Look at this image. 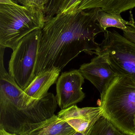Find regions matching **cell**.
Listing matches in <instances>:
<instances>
[{"mask_svg":"<svg viewBox=\"0 0 135 135\" xmlns=\"http://www.w3.org/2000/svg\"><path fill=\"white\" fill-rule=\"evenodd\" d=\"M100 9L59 13L45 22L42 29L34 78L53 68L61 70L82 52L98 55L97 36L105 31L97 21Z\"/></svg>","mask_w":135,"mask_h":135,"instance_id":"6da1fadb","label":"cell"},{"mask_svg":"<svg viewBox=\"0 0 135 135\" xmlns=\"http://www.w3.org/2000/svg\"><path fill=\"white\" fill-rule=\"evenodd\" d=\"M4 52V49H1L0 128L19 135L28 125L54 115L58 105L52 93L38 99L27 95L6 70Z\"/></svg>","mask_w":135,"mask_h":135,"instance_id":"7a4b0ae2","label":"cell"},{"mask_svg":"<svg viewBox=\"0 0 135 135\" xmlns=\"http://www.w3.org/2000/svg\"><path fill=\"white\" fill-rule=\"evenodd\" d=\"M101 95L102 116L122 132L135 135V82L118 75Z\"/></svg>","mask_w":135,"mask_h":135,"instance_id":"3957f363","label":"cell"},{"mask_svg":"<svg viewBox=\"0 0 135 135\" xmlns=\"http://www.w3.org/2000/svg\"><path fill=\"white\" fill-rule=\"evenodd\" d=\"M45 23L41 9L20 6L13 0H0V46L14 50L25 36Z\"/></svg>","mask_w":135,"mask_h":135,"instance_id":"277c9868","label":"cell"},{"mask_svg":"<svg viewBox=\"0 0 135 135\" xmlns=\"http://www.w3.org/2000/svg\"><path fill=\"white\" fill-rule=\"evenodd\" d=\"M42 30L36 29L25 36L13 50L9 62L8 73L24 90L34 78Z\"/></svg>","mask_w":135,"mask_h":135,"instance_id":"5b68a950","label":"cell"},{"mask_svg":"<svg viewBox=\"0 0 135 135\" xmlns=\"http://www.w3.org/2000/svg\"><path fill=\"white\" fill-rule=\"evenodd\" d=\"M100 53L105 54L117 75L128 77L135 82V43L116 31L106 30Z\"/></svg>","mask_w":135,"mask_h":135,"instance_id":"8992f818","label":"cell"},{"mask_svg":"<svg viewBox=\"0 0 135 135\" xmlns=\"http://www.w3.org/2000/svg\"><path fill=\"white\" fill-rule=\"evenodd\" d=\"M84 79L78 70L62 73L56 83L55 96L61 110L76 105L83 100L85 97L82 89Z\"/></svg>","mask_w":135,"mask_h":135,"instance_id":"52a82bcc","label":"cell"},{"mask_svg":"<svg viewBox=\"0 0 135 135\" xmlns=\"http://www.w3.org/2000/svg\"><path fill=\"white\" fill-rule=\"evenodd\" d=\"M85 79L89 81L102 94L109 83L117 75L102 53L94 57L90 62L82 65L78 69Z\"/></svg>","mask_w":135,"mask_h":135,"instance_id":"ba28073f","label":"cell"},{"mask_svg":"<svg viewBox=\"0 0 135 135\" xmlns=\"http://www.w3.org/2000/svg\"><path fill=\"white\" fill-rule=\"evenodd\" d=\"M57 115L77 132H83L93 127L103 114L100 106L79 108L74 105L61 110Z\"/></svg>","mask_w":135,"mask_h":135,"instance_id":"9c48e42d","label":"cell"},{"mask_svg":"<svg viewBox=\"0 0 135 135\" xmlns=\"http://www.w3.org/2000/svg\"><path fill=\"white\" fill-rule=\"evenodd\" d=\"M76 132L57 115L40 123L28 125L20 135H73Z\"/></svg>","mask_w":135,"mask_h":135,"instance_id":"30bf717a","label":"cell"},{"mask_svg":"<svg viewBox=\"0 0 135 135\" xmlns=\"http://www.w3.org/2000/svg\"><path fill=\"white\" fill-rule=\"evenodd\" d=\"M135 8V0H81L79 4L71 12L98 8L106 12L120 14Z\"/></svg>","mask_w":135,"mask_h":135,"instance_id":"8fae6325","label":"cell"},{"mask_svg":"<svg viewBox=\"0 0 135 135\" xmlns=\"http://www.w3.org/2000/svg\"><path fill=\"white\" fill-rule=\"evenodd\" d=\"M60 71L59 69L53 68L40 74L34 78L24 92L32 98H42L48 93L50 87L56 82Z\"/></svg>","mask_w":135,"mask_h":135,"instance_id":"7c38bea8","label":"cell"},{"mask_svg":"<svg viewBox=\"0 0 135 135\" xmlns=\"http://www.w3.org/2000/svg\"><path fill=\"white\" fill-rule=\"evenodd\" d=\"M97 21L99 25L105 32L109 27H115L123 30L127 26H132L131 22L124 20L120 14L106 12L100 9L98 13Z\"/></svg>","mask_w":135,"mask_h":135,"instance_id":"4fadbf2b","label":"cell"},{"mask_svg":"<svg viewBox=\"0 0 135 135\" xmlns=\"http://www.w3.org/2000/svg\"><path fill=\"white\" fill-rule=\"evenodd\" d=\"M90 135H128L119 130L104 117L94 125Z\"/></svg>","mask_w":135,"mask_h":135,"instance_id":"5bb4252c","label":"cell"},{"mask_svg":"<svg viewBox=\"0 0 135 135\" xmlns=\"http://www.w3.org/2000/svg\"><path fill=\"white\" fill-rule=\"evenodd\" d=\"M63 0H49L44 11L45 22L58 14Z\"/></svg>","mask_w":135,"mask_h":135,"instance_id":"9a60e30c","label":"cell"},{"mask_svg":"<svg viewBox=\"0 0 135 135\" xmlns=\"http://www.w3.org/2000/svg\"><path fill=\"white\" fill-rule=\"evenodd\" d=\"M23 6L35 7L44 11L45 6L49 0H18Z\"/></svg>","mask_w":135,"mask_h":135,"instance_id":"2e32d148","label":"cell"},{"mask_svg":"<svg viewBox=\"0 0 135 135\" xmlns=\"http://www.w3.org/2000/svg\"><path fill=\"white\" fill-rule=\"evenodd\" d=\"M80 1L81 0H63L58 13L71 12L79 4Z\"/></svg>","mask_w":135,"mask_h":135,"instance_id":"e0dca14e","label":"cell"},{"mask_svg":"<svg viewBox=\"0 0 135 135\" xmlns=\"http://www.w3.org/2000/svg\"><path fill=\"white\" fill-rule=\"evenodd\" d=\"M132 25L127 26L126 29L123 30L124 36L127 38L135 43V26L132 23Z\"/></svg>","mask_w":135,"mask_h":135,"instance_id":"ac0fdd59","label":"cell"},{"mask_svg":"<svg viewBox=\"0 0 135 135\" xmlns=\"http://www.w3.org/2000/svg\"><path fill=\"white\" fill-rule=\"evenodd\" d=\"M93 127L90 128L89 129H88L87 131L85 132H75V133L73 135H90V133H91V131H92V128Z\"/></svg>","mask_w":135,"mask_h":135,"instance_id":"d6986e66","label":"cell"},{"mask_svg":"<svg viewBox=\"0 0 135 135\" xmlns=\"http://www.w3.org/2000/svg\"><path fill=\"white\" fill-rule=\"evenodd\" d=\"M0 135H20L15 133H9L6 131L4 129L0 128Z\"/></svg>","mask_w":135,"mask_h":135,"instance_id":"ffe728a7","label":"cell"},{"mask_svg":"<svg viewBox=\"0 0 135 135\" xmlns=\"http://www.w3.org/2000/svg\"><path fill=\"white\" fill-rule=\"evenodd\" d=\"M130 21L132 22L134 25L135 26V22L134 18H133V16H132V13L131 11H130Z\"/></svg>","mask_w":135,"mask_h":135,"instance_id":"44dd1931","label":"cell"},{"mask_svg":"<svg viewBox=\"0 0 135 135\" xmlns=\"http://www.w3.org/2000/svg\"></svg>","mask_w":135,"mask_h":135,"instance_id":"7402d4cb","label":"cell"},{"mask_svg":"<svg viewBox=\"0 0 135 135\" xmlns=\"http://www.w3.org/2000/svg\"></svg>","mask_w":135,"mask_h":135,"instance_id":"603a6c76","label":"cell"}]
</instances>
